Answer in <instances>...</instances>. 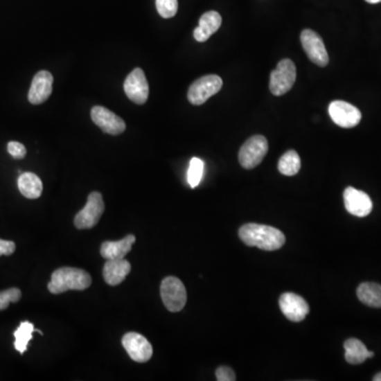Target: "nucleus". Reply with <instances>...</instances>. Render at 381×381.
I'll list each match as a JSON object with an SVG mask.
<instances>
[{
    "mask_svg": "<svg viewBox=\"0 0 381 381\" xmlns=\"http://www.w3.org/2000/svg\"><path fill=\"white\" fill-rule=\"evenodd\" d=\"M280 173L285 176H294L301 168V159L296 150H288L280 158L278 164Z\"/></svg>",
    "mask_w": 381,
    "mask_h": 381,
    "instance_id": "4be33fe9",
    "label": "nucleus"
},
{
    "mask_svg": "<svg viewBox=\"0 0 381 381\" xmlns=\"http://www.w3.org/2000/svg\"><path fill=\"white\" fill-rule=\"evenodd\" d=\"M16 246L11 240H3L0 238V256H11L15 251Z\"/></svg>",
    "mask_w": 381,
    "mask_h": 381,
    "instance_id": "c85d7f7f",
    "label": "nucleus"
},
{
    "mask_svg": "<svg viewBox=\"0 0 381 381\" xmlns=\"http://www.w3.org/2000/svg\"><path fill=\"white\" fill-rule=\"evenodd\" d=\"M268 152V141L264 136L256 135L247 140L238 154L240 166L246 170L258 166Z\"/></svg>",
    "mask_w": 381,
    "mask_h": 381,
    "instance_id": "0eeeda50",
    "label": "nucleus"
},
{
    "mask_svg": "<svg viewBox=\"0 0 381 381\" xmlns=\"http://www.w3.org/2000/svg\"><path fill=\"white\" fill-rule=\"evenodd\" d=\"M105 211L103 196L99 192H92L88 196L87 204L74 218V224L80 230L94 228L101 220Z\"/></svg>",
    "mask_w": 381,
    "mask_h": 381,
    "instance_id": "39448f33",
    "label": "nucleus"
},
{
    "mask_svg": "<svg viewBox=\"0 0 381 381\" xmlns=\"http://www.w3.org/2000/svg\"><path fill=\"white\" fill-rule=\"evenodd\" d=\"M90 285L91 276L85 270L63 267L52 274L48 290L51 294H60L68 290H87Z\"/></svg>",
    "mask_w": 381,
    "mask_h": 381,
    "instance_id": "f03ea898",
    "label": "nucleus"
},
{
    "mask_svg": "<svg viewBox=\"0 0 381 381\" xmlns=\"http://www.w3.org/2000/svg\"><path fill=\"white\" fill-rule=\"evenodd\" d=\"M373 380L374 381H381V373H378V374L375 375L374 378H373Z\"/></svg>",
    "mask_w": 381,
    "mask_h": 381,
    "instance_id": "c756f323",
    "label": "nucleus"
},
{
    "mask_svg": "<svg viewBox=\"0 0 381 381\" xmlns=\"http://www.w3.org/2000/svg\"><path fill=\"white\" fill-rule=\"evenodd\" d=\"M156 8L161 17H174L178 11V0H156Z\"/></svg>",
    "mask_w": 381,
    "mask_h": 381,
    "instance_id": "393cba45",
    "label": "nucleus"
},
{
    "mask_svg": "<svg viewBox=\"0 0 381 381\" xmlns=\"http://www.w3.org/2000/svg\"><path fill=\"white\" fill-rule=\"evenodd\" d=\"M278 305L284 316L292 322H301L310 312L308 302L294 292L283 294L278 300Z\"/></svg>",
    "mask_w": 381,
    "mask_h": 381,
    "instance_id": "ddd939ff",
    "label": "nucleus"
},
{
    "mask_svg": "<svg viewBox=\"0 0 381 381\" xmlns=\"http://www.w3.org/2000/svg\"><path fill=\"white\" fill-rule=\"evenodd\" d=\"M240 240L249 247H258L265 251H274L284 246L286 238L274 227L260 224H246L238 231Z\"/></svg>",
    "mask_w": 381,
    "mask_h": 381,
    "instance_id": "f257e3e1",
    "label": "nucleus"
},
{
    "mask_svg": "<svg viewBox=\"0 0 381 381\" xmlns=\"http://www.w3.org/2000/svg\"><path fill=\"white\" fill-rule=\"evenodd\" d=\"M346 211L357 218H364L372 212L373 202L370 196L362 190L348 186L343 193Z\"/></svg>",
    "mask_w": 381,
    "mask_h": 381,
    "instance_id": "4468645a",
    "label": "nucleus"
},
{
    "mask_svg": "<svg viewBox=\"0 0 381 381\" xmlns=\"http://www.w3.org/2000/svg\"><path fill=\"white\" fill-rule=\"evenodd\" d=\"M301 44L303 49L308 54V59L312 63L320 67H326L328 65L330 57H328L326 45L318 33L310 29L303 30L301 33Z\"/></svg>",
    "mask_w": 381,
    "mask_h": 381,
    "instance_id": "6e6552de",
    "label": "nucleus"
},
{
    "mask_svg": "<svg viewBox=\"0 0 381 381\" xmlns=\"http://www.w3.org/2000/svg\"><path fill=\"white\" fill-rule=\"evenodd\" d=\"M18 188L26 198L36 200L43 193V182L35 174L27 172L18 178Z\"/></svg>",
    "mask_w": 381,
    "mask_h": 381,
    "instance_id": "aec40b11",
    "label": "nucleus"
},
{
    "mask_svg": "<svg viewBox=\"0 0 381 381\" xmlns=\"http://www.w3.org/2000/svg\"><path fill=\"white\" fill-rule=\"evenodd\" d=\"M216 379L218 381H234L236 380V373L228 368V366H220L216 370Z\"/></svg>",
    "mask_w": 381,
    "mask_h": 381,
    "instance_id": "cd10ccee",
    "label": "nucleus"
},
{
    "mask_svg": "<svg viewBox=\"0 0 381 381\" xmlns=\"http://www.w3.org/2000/svg\"><path fill=\"white\" fill-rule=\"evenodd\" d=\"M344 350H346V360L348 364H364L366 359L374 357V353L371 352L358 339L351 338L344 342Z\"/></svg>",
    "mask_w": 381,
    "mask_h": 381,
    "instance_id": "6ab92c4d",
    "label": "nucleus"
},
{
    "mask_svg": "<svg viewBox=\"0 0 381 381\" xmlns=\"http://www.w3.org/2000/svg\"><path fill=\"white\" fill-rule=\"evenodd\" d=\"M222 16L218 12L209 11L200 17V25L194 30V37L200 43L208 41L222 26Z\"/></svg>",
    "mask_w": 381,
    "mask_h": 381,
    "instance_id": "f3484780",
    "label": "nucleus"
},
{
    "mask_svg": "<svg viewBox=\"0 0 381 381\" xmlns=\"http://www.w3.org/2000/svg\"><path fill=\"white\" fill-rule=\"evenodd\" d=\"M124 91L128 99L134 103L142 105L148 101L150 88L145 74L141 68H136L128 74L124 82Z\"/></svg>",
    "mask_w": 381,
    "mask_h": 381,
    "instance_id": "1a4fd4ad",
    "label": "nucleus"
},
{
    "mask_svg": "<svg viewBox=\"0 0 381 381\" xmlns=\"http://www.w3.org/2000/svg\"><path fill=\"white\" fill-rule=\"evenodd\" d=\"M222 87V80L215 74H209L196 80L188 88V100L193 105L206 103L212 96L218 94Z\"/></svg>",
    "mask_w": 381,
    "mask_h": 381,
    "instance_id": "423d86ee",
    "label": "nucleus"
},
{
    "mask_svg": "<svg viewBox=\"0 0 381 381\" xmlns=\"http://www.w3.org/2000/svg\"><path fill=\"white\" fill-rule=\"evenodd\" d=\"M296 79V69L292 60L284 59L270 74V91L280 97L290 91Z\"/></svg>",
    "mask_w": 381,
    "mask_h": 381,
    "instance_id": "20e7f679",
    "label": "nucleus"
},
{
    "mask_svg": "<svg viewBox=\"0 0 381 381\" xmlns=\"http://www.w3.org/2000/svg\"><path fill=\"white\" fill-rule=\"evenodd\" d=\"M366 1L369 3H373V5H374V3H381V0H366Z\"/></svg>",
    "mask_w": 381,
    "mask_h": 381,
    "instance_id": "7c9ffc66",
    "label": "nucleus"
},
{
    "mask_svg": "<svg viewBox=\"0 0 381 381\" xmlns=\"http://www.w3.org/2000/svg\"><path fill=\"white\" fill-rule=\"evenodd\" d=\"M122 344L130 358L136 362L144 364L152 356V346L148 339L138 333H127L122 339Z\"/></svg>",
    "mask_w": 381,
    "mask_h": 381,
    "instance_id": "9b49d317",
    "label": "nucleus"
},
{
    "mask_svg": "<svg viewBox=\"0 0 381 381\" xmlns=\"http://www.w3.org/2000/svg\"><path fill=\"white\" fill-rule=\"evenodd\" d=\"M328 114L334 123L342 128H353L361 121V112L352 104L344 101H334L330 104Z\"/></svg>",
    "mask_w": 381,
    "mask_h": 381,
    "instance_id": "9d476101",
    "label": "nucleus"
},
{
    "mask_svg": "<svg viewBox=\"0 0 381 381\" xmlns=\"http://www.w3.org/2000/svg\"><path fill=\"white\" fill-rule=\"evenodd\" d=\"M53 85V76L49 71L41 70L37 72L32 81L30 87L28 100L33 105H39L49 99L52 94Z\"/></svg>",
    "mask_w": 381,
    "mask_h": 381,
    "instance_id": "2eb2a0df",
    "label": "nucleus"
},
{
    "mask_svg": "<svg viewBox=\"0 0 381 381\" xmlns=\"http://www.w3.org/2000/svg\"><path fill=\"white\" fill-rule=\"evenodd\" d=\"M90 116L94 123L99 126L106 134L117 136L125 130L126 125L123 119L103 106H94Z\"/></svg>",
    "mask_w": 381,
    "mask_h": 381,
    "instance_id": "f8f14e48",
    "label": "nucleus"
},
{
    "mask_svg": "<svg viewBox=\"0 0 381 381\" xmlns=\"http://www.w3.org/2000/svg\"><path fill=\"white\" fill-rule=\"evenodd\" d=\"M130 269V263L124 258L107 260L103 268L104 280L110 286H117L125 280Z\"/></svg>",
    "mask_w": 381,
    "mask_h": 381,
    "instance_id": "dca6fc26",
    "label": "nucleus"
},
{
    "mask_svg": "<svg viewBox=\"0 0 381 381\" xmlns=\"http://www.w3.org/2000/svg\"><path fill=\"white\" fill-rule=\"evenodd\" d=\"M8 152L15 159H23L27 155V150H26L25 145L16 141H11L8 143Z\"/></svg>",
    "mask_w": 381,
    "mask_h": 381,
    "instance_id": "bb28decb",
    "label": "nucleus"
},
{
    "mask_svg": "<svg viewBox=\"0 0 381 381\" xmlns=\"http://www.w3.org/2000/svg\"><path fill=\"white\" fill-rule=\"evenodd\" d=\"M160 294L168 312H178L186 306L188 300L186 287L184 283L175 276H168L162 281Z\"/></svg>",
    "mask_w": 381,
    "mask_h": 381,
    "instance_id": "7ed1b4c3",
    "label": "nucleus"
},
{
    "mask_svg": "<svg viewBox=\"0 0 381 381\" xmlns=\"http://www.w3.org/2000/svg\"><path fill=\"white\" fill-rule=\"evenodd\" d=\"M34 330H34L33 324L25 321V322L21 323L19 328L14 333V337H15L14 346L21 354H24L27 351L28 344L33 337Z\"/></svg>",
    "mask_w": 381,
    "mask_h": 381,
    "instance_id": "5701e85b",
    "label": "nucleus"
},
{
    "mask_svg": "<svg viewBox=\"0 0 381 381\" xmlns=\"http://www.w3.org/2000/svg\"><path fill=\"white\" fill-rule=\"evenodd\" d=\"M136 236L130 234L124 238L123 240L118 242H105L102 244L101 256L107 260H117V258H124L130 250L132 245L135 244Z\"/></svg>",
    "mask_w": 381,
    "mask_h": 381,
    "instance_id": "a211bd4d",
    "label": "nucleus"
},
{
    "mask_svg": "<svg viewBox=\"0 0 381 381\" xmlns=\"http://www.w3.org/2000/svg\"><path fill=\"white\" fill-rule=\"evenodd\" d=\"M21 292L18 288H10L0 292V310H6L10 303H17L21 300Z\"/></svg>",
    "mask_w": 381,
    "mask_h": 381,
    "instance_id": "a878e982",
    "label": "nucleus"
},
{
    "mask_svg": "<svg viewBox=\"0 0 381 381\" xmlns=\"http://www.w3.org/2000/svg\"><path fill=\"white\" fill-rule=\"evenodd\" d=\"M361 303L373 308H381V285L377 283H362L357 290Z\"/></svg>",
    "mask_w": 381,
    "mask_h": 381,
    "instance_id": "412c9836",
    "label": "nucleus"
},
{
    "mask_svg": "<svg viewBox=\"0 0 381 381\" xmlns=\"http://www.w3.org/2000/svg\"><path fill=\"white\" fill-rule=\"evenodd\" d=\"M204 163L200 158H192L188 170V184L190 188H196L204 176Z\"/></svg>",
    "mask_w": 381,
    "mask_h": 381,
    "instance_id": "b1692460",
    "label": "nucleus"
}]
</instances>
